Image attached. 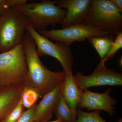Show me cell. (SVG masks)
<instances>
[{
  "label": "cell",
  "instance_id": "obj_12",
  "mask_svg": "<svg viewBox=\"0 0 122 122\" xmlns=\"http://www.w3.org/2000/svg\"><path fill=\"white\" fill-rule=\"evenodd\" d=\"M24 85L0 89V122H2L20 102Z\"/></svg>",
  "mask_w": 122,
  "mask_h": 122
},
{
  "label": "cell",
  "instance_id": "obj_11",
  "mask_svg": "<svg viewBox=\"0 0 122 122\" xmlns=\"http://www.w3.org/2000/svg\"><path fill=\"white\" fill-rule=\"evenodd\" d=\"M63 82L59 83L54 89L45 95L37 104L34 122H48L51 118L63 94Z\"/></svg>",
  "mask_w": 122,
  "mask_h": 122
},
{
  "label": "cell",
  "instance_id": "obj_15",
  "mask_svg": "<svg viewBox=\"0 0 122 122\" xmlns=\"http://www.w3.org/2000/svg\"><path fill=\"white\" fill-rule=\"evenodd\" d=\"M57 119L61 122H76V113L72 111L62 95L54 112Z\"/></svg>",
  "mask_w": 122,
  "mask_h": 122
},
{
  "label": "cell",
  "instance_id": "obj_14",
  "mask_svg": "<svg viewBox=\"0 0 122 122\" xmlns=\"http://www.w3.org/2000/svg\"><path fill=\"white\" fill-rule=\"evenodd\" d=\"M115 37L110 35L104 37L92 36L86 39L96 50L102 61L109 52Z\"/></svg>",
  "mask_w": 122,
  "mask_h": 122
},
{
  "label": "cell",
  "instance_id": "obj_6",
  "mask_svg": "<svg viewBox=\"0 0 122 122\" xmlns=\"http://www.w3.org/2000/svg\"><path fill=\"white\" fill-rule=\"evenodd\" d=\"M25 30L33 39L39 57L49 56L56 58L61 65L65 73L72 69L73 59L70 46L60 42H52L39 33L29 23Z\"/></svg>",
  "mask_w": 122,
  "mask_h": 122
},
{
  "label": "cell",
  "instance_id": "obj_13",
  "mask_svg": "<svg viewBox=\"0 0 122 122\" xmlns=\"http://www.w3.org/2000/svg\"><path fill=\"white\" fill-rule=\"evenodd\" d=\"M83 92L73 74V70L66 72L63 82V95L68 106L75 113Z\"/></svg>",
  "mask_w": 122,
  "mask_h": 122
},
{
  "label": "cell",
  "instance_id": "obj_10",
  "mask_svg": "<svg viewBox=\"0 0 122 122\" xmlns=\"http://www.w3.org/2000/svg\"><path fill=\"white\" fill-rule=\"evenodd\" d=\"M57 5L67 9L65 17L61 24L62 28L74 24H82L87 16L92 0H58Z\"/></svg>",
  "mask_w": 122,
  "mask_h": 122
},
{
  "label": "cell",
  "instance_id": "obj_22",
  "mask_svg": "<svg viewBox=\"0 0 122 122\" xmlns=\"http://www.w3.org/2000/svg\"><path fill=\"white\" fill-rule=\"evenodd\" d=\"M111 1L115 5L116 7L122 11V0H111Z\"/></svg>",
  "mask_w": 122,
  "mask_h": 122
},
{
  "label": "cell",
  "instance_id": "obj_20",
  "mask_svg": "<svg viewBox=\"0 0 122 122\" xmlns=\"http://www.w3.org/2000/svg\"><path fill=\"white\" fill-rule=\"evenodd\" d=\"M24 109L20 98L16 106L5 118L2 122H16L24 112Z\"/></svg>",
  "mask_w": 122,
  "mask_h": 122
},
{
  "label": "cell",
  "instance_id": "obj_3",
  "mask_svg": "<svg viewBox=\"0 0 122 122\" xmlns=\"http://www.w3.org/2000/svg\"><path fill=\"white\" fill-rule=\"evenodd\" d=\"M122 12L111 0H92L89 13L82 24L94 26L116 36L122 32Z\"/></svg>",
  "mask_w": 122,
  "mask_h": 122
},
{
  "label": "cell",
  "instance_id": "obj_8",
  "mask_svg": "<svg viewBox=\"0 0 122 122\" xmlns=\"http://www.w3.org/2000/svg\"><path fill=\"white\" fill-rule=\"evenodd\" d=\"M82 90L100 86H122V75L116 70L107 68L99 62L92 74L85 76L81 73L74 75Z\"/></svg>",
  "mask_w": 122,
  "mask_h": 122
},
{
  "label": "cell",
  "instance_id": "obj_18",
  "mask_svg": "<svg viewBox=\"0 0 122 122\" xmlns=\"http://www.w3.org/2000/svg\"><path fill=\"white\" fill-rule=\"evenodd\" d=\"M122 47V32L118 33L112 43L110 49L104 59L100 62L105 63L107 61L113 58L116 53Z\"/></svg>",
  "mask_w": 122,
  "mask_h": 122
},
{
  "label": "cell",
  "instance_id": "obj_21",
  "mask_svg": "<svg viewBox=\"0 0 122 122\" xmlns=\"http://www.w3.org/2000/svg\"><path fill=\"white\" fill-rule=\"evenodd\" d=\"M37 104L27 109L22 113L16 122H34V115Z\"/></svg>",
  "mask_w": 122,
  "mask_h": 122
},
{
  "label": "cell",
  "instance_id": "obj_16",
  "mask_svg": "<svg viewBox=\"0 0 122 122\" xmlns=\"http://www.w3.org/2000/svg\"><path fill=\"white\" fill-rule=\"evenodd\" d=\"M39 98L41 97L37 91L30 87L24 86L21 97L24 108L29 109L32 107Z\"/></svg>",
  "mask_w": 122,
  "mask_h": 122
},
{
  "label": "cell",
  "instance_id": "obj_23",
  "mask_svg": "<svg viewBox=\"0 0 122 122\" xmlns=\"http://www.w3.org/2000/svg\"><path fill=\"white\" fill-rule=\"evenodd\" d=\"M60 122V121H59V120H57V119H56V120H54V121H52V122Z\"/></svg>",
  "mask_w": 122,
  "mask_h": 122
},
{
  "label": "cell",
  "instance_id": "obj_2",
  "mask_svg": "<svg viewBox=\"0 0 122 122\" xmlns=\"http://www.w3.org/2000/svg\"><path fill=\"white\" fill-rule=\"evenodd\" d=\"M13 9L25 15L29 24L37 32L46 30L50 25H61L67 12L56 5L55 0L27 3Z\"/></svg>",
  "mask_w": 122,
  "mask_h": 122
},
{
  "label": "cell",
  "instance_id": "obj_4",
  "mask_svg": "<svg viewBox=\"0 0 122 122\" xmlns=\"http://www.w3.org/2000/svg\"><path fill=\"white\" fill-rule=\"evenodd\" d=\"M27 73L23 43L12 50L0 54V89L24 85Z\"/></svg>",
  "mask_w": 122,
  "mask_h": 122
},
{
  "label": "cell",
  "instance_id": "obj_7",
  "mask_svg": "<svg viewBox=\"0 0 122 122\" xmlns=\"http://www.w3.org/2000/svg\"><path fill=\"white\" fill-rule=\"evenodd\" d=\"M47 38L60 42L70 46L75 41H83L92 36H107L109 33L94 26L83 24H74L61 29H52L38 31Z\"/></svg>",
  "mask_w": 122,
  "mask_h": 122
},
{
  "label": "cell",
  "instance_id": "obj_17",
  "mask_svg": "<svg viewBox=\"0 0 122 122\" xmlns=\"http://www.w3.org/2000/svg\"><path fill=\"white\" fill-rule=\"evenodd\" d=\"M100 113L99 110L85 112L77 108L76 110V122H107L101 117Z\"/></svg>",
  "mask_w": 122,
  "mask_h": 122
},
{
  "label": "cell",
  "instance_id": "obj_9",
  "mask_svg": "<svg viewBox=\"0 0 122 122\" xmlns=\"http://www.w3.org/2000/svg\"><path fill=\"white\" fill-rule=\"evenodd\" d=\"M111 89H108L103 93H95L83 90L81 101L78 105L79 108H86L88 110H103L110 115L115 113L114 106L117 100L110 96Z\"/></svg>",
  "mask_w": 122,
  "mask_h": 122
},
{
  "label": "cell",
  "instance_id": "obj_19",
  "mask_svg": "<svg viewBox=\"0 0 122 122\" xmlns=\"http://www.w3.org/2000/svg\"><path fill=\"white\" fill-rule=\"evenodd\" d=\"M27 3V0H0V17L7 10L24 5Z\"/></svg>",
  "mask_w": 122,
  "mask_h": 122
},
{
  "label": "cell",
  "instance_id": "obj_1",
  "mask_svg": "<svg viewBox=\"0 0 122 122\" xmlns=\"http://www.w3.org/2000/svg\"><path fill=\"white\" fill-rule=\"evenodd\" d=\"M22 43L28 67L24 86L35 90L42 98L63 81L65 73L63 71L53 72L44 65L37 52L34 41L27 31L24 35Z\"/></svg>",
  "mask_w": 122,
  "mask_h": 122
},
{
  "label": "cell",
  "instance_id": "obj_5",
  "mask_svg": "<svg viewBox=\"0 0 122 122\" xmlns=\"http://www.w3.org/2000/svg\"><path fill=\"white\" fill-rule=\"evenodd\" d=\"M26 16L13 9L6 10L0 17V54L13 49L22 43Z\"/></svg>",
  "mask_w": 122,
  "mask_h": 122
}]
</instances>
